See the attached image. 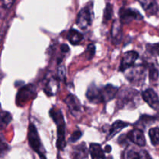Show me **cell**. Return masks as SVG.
I'll list each match as a JSON object with an SVG mask.
<instances>
[{
    "label": "cell",
    "mask_w": 159,
    "mask_h": 159,
    "mask_svg": "<svg viewBox=\"0 0 159 159\" xmlns=\"http://www.w3.org/2000/svg\"><path fill=\"white\" fill-rule=\"evenodd\" d=\"M50 116L57 125V141L56 146L57 149L63 151L65 148V123L64 120L63 114L59 109L52 108L50 110Z\"/></svg>",
    "instance_id": "1"
},
{
    "label": "cell",
    "mask_w": 159,
    "mask_h": 159,
    "mask_svg": "<svg viewBox=\"0 0 159 159\" xmlns=\"http://www.w3.org/2000/svg\"><path fill=\"white\" fill-rule=\"evenodd\" d=\"M139 99V92L132 88H124L118 95L117 104L118 109L132 108V106L136 107L138 105L137 101ZM138 107V106H137Z\"/></svg>",
    "instance_id": "2"
},
{
    "label": "cell",
    "mask_w": 159,
    "mask_h": 159,
    "mask_svg": "<svg viewBox=\"0 0 159 159\" xmlns=\"http://www.w3.org/2000/svg\"><path fill=\"white\" fill-rule=\"evenodd\" d=\"M28 141L31 148L39 155L40 159H47L44 148L42 145L38 132L34 124H30L28 127Z\"/></svg>",
    "instance_id": "3"
},
{
    "label": "cell",
    "mask_w": 159,
    "mask_h": 159,
    "mask_svg": "<svg viewBox=\"0 0 159 159\" xmlns=\"http://www.w3.org/2000/svg\"><path fill=\"white\" fill-rule=\"evenodd\" d=\"M93 2H90L79 11L77 16L76 24L82 30H85L92 24L93 20Z\"/></svg>",
    "instance_id": "4"
},
{
    "label": "cell",
    "mask_w": 159,
    "mask_h": 159,
    "mask_svg": "<svg viewBox=\"0 0 159 159\" xmlns=\"http://www.w3.org/2000/svg\"><path fill=\"white\" fill-rule=\"evenodd\" d=\"M36 96V88L34 85H29L23 86L20 89L16 98V102L18 107H22L24 103L27 102L30 99H34Z\"/></svg>",
    "instance_id": "5"
},
{
    "label": "cell",
    "mask_w": 159,
    "mask_h": 159,
    "mask_svg": "<svg viewBox=\"0 0 159 159\" xmlns=\"http://www.w3.org/2000/svg\"><path fill=\"white\" fill-rule=\"evenodd\" d=\"M143 19V16L135 9L121 8L120 10V20L124 24H128L133 20H142Z\"/></svg>",
    "instance_id": "6"
},
{
    "label": "cell",
    "mask_w": 159,
    "mask_h": 159,
    "mask_svg": "<svg viewBox=\"0 0 159 159\" xmlns=\"http://www.w3.org/2000/svg\"><path fill=\"white\" fill-rule=\"evenodd\" d=\"M146 68L144 65L134 66L127 75L126 78L130 82L133 84H139L144 82L145 79Z\"/></svg>",
    "instance_id": "7"
},
{
    "label": "cell",
    "mask_w": 159,
    "mask_h": 159,
    "mask_svg": "<svg viewBox=\"0 0 159 159\" xmlns=\"http://www.w3.org/2000/svg\"><path fill=\"white\" fill-rule=\"evenodd\" d=\"M138 53L135 51H129L124 53L122 59H121L120 65L119 67V71L124 72L128 68H132L134 65L135 61L138 58Z\"/></svg>",
    "instance_id": "8"
},
{
    "label": "cell",
    "mask_w": 159,
    "mask_h": 159,
    "mask_svg": "<svg viewBox=\"0 0 159 159\" xmlns=\"http://www.w3.org/2000/svg\"><path fill=\"white\" fill-rule=\"evenodd\" d=\"M124 159H152V158L145 150L129 146L124 151Z\"/></svg>",
    "instance_id": "9"
},
{
    "label": "cell",
    "mask_w": 159,
    "mask_h": 159,
    "mask_svg": "<svg viewBox=\"0 0 159 159\" xmlns=\"http://www.w3.org/2000/svg\"><path fill=\"white\" fill-rule=\"evenodd\" d=\"M141 96L151 108L155 110H159V97L153 89H146L141 93Z\"/></svg>",
    "instance_id": "10"
},
{
    "label": "cell",
    "mask_w": 159,
    "mask_h": 159,
    "mask_svg": "<svg viewBox=\"0 0 159 159\" xmlns=\"http://www.w3.org/2000/svg\"><path fill=\"white\" fill-rule=\"evenodd\" d=\"M72 116H78L82 113V104L75 96L69 94L64 100Z\"/></svg>",
    "instance_id": "11"
},
{
    "label": "cell",
    "mask_w": 159,
    "mask_h": 159,
    "mask_svg": "<svg viewBox=\"0 0 159 159\" xmlns=\"http://www.w3.org/2000/svg\"><path fill=\"white\" fill-rule=\"evenodd\" d=\"M86 97L92 103H102L103 99H102V88H99L94 83H92L88 87L86 91Z\"/></svg>",
    "instance_id": "12"
},
{
    "label": "cell",
    "mask_w": 159,
    "mask_h": 159,
    "mask_svg": "<svg viewBox=\"0 0 159 159\" xmlns=\"http://www.w3.org/2000/svg\"><path fill=\"white\" fill-rule=\"evenodd\" d=\"M126 138L134 144L139 147H144L146 144V139L144 133L140 129H134L127 134Z\"/></svg>",
    "instance_id": "13"
},
{
    "label": "cell",
    "mask_w": 159,
    "mask_h": 159,
    "mask_svg": "<svg viewBox=\"0 0 159 159\" xmlns=\"http://www.w3.org/2000/svg\"><path fill=\"white\" fill-rule=\"evenodd\" d=\"M111 37L112 42L114 44H120L123 39V31L122 26L118 20H114L112 25L111 29Z\"/></svg>",
    "instance_id": "14"
},
{
    "label": "cell",
    "mask_w": 159,
    "mask_h": 159,
    "mask_svg": "<svg viewBox=\"0 0 159 159\" xmlns=\"http://www.w3.org/2000/svg\"><path fill=\"white\" fill-rule=\"evenodd\" d=\"M89 152L85 142L73 148L71 154V159H88Z\"/></svg>",
    "instance_id": "15"
},
{
    "label": "cell",
    "mask_w": 159,
    "mask_h": 159,
    "mask_svg": "<svg viewBox=\"0 0 159 159\" xmlns=\"http://www.w3.org/2000/svg\"><path fill=\"white\" fill-rule=\"evenodd\" d=\"M139 3L141 5L144 10L145 11L148 16H153L158 12V5L156 1L153 0H143L139 1Z\"/></svg>",
    "instance_id": "16"
},
{
    "label": "cell",
    "mask_w": 159,
    "mask_h": 159,
    "mask_svg": "<svg viewBox=\"0 0 159 159\" xmlns=\"http://www.w3.org/2000/svg\"><path fill=\"white\" fill-rule=\"evenodd\" d=\"M118 93V88L113 85L108 84L102 88V94L103 102H107L115 98Z\"/></svg>",
    "instance_id": "17"
},
{
    "label": "cell",
    "mask_w": 159,
    "mask_h": 159,
    "mask_svg": "<svg viewBox=\"0 0 159 159\" xmlns=\"http://www.w3.org/2000/svg\"><path fill=\"white\" fill-rule=\"evenodd\" d=\"M130 124L127 122H124L122 120H116L112 124L111 127L110 129V131H109L108 138H107V140L111 139L112 138L115 136L116 134L119 133L120 130H122L123 129L125 128V127H128Z\"/></svg>",
    "instance_id": "18"
},
{
    "label": "cell",
    "mask_w": 159,
    "mask_h": 159,
    "mask_svg": "<svg viewBox=\"0 0 159 159\" xmlns=\"http://www.w3.org/2000/svg\"><path fill=\"white\" fill-rule=\"evenodd\" d=\"M89 153L92 159H106L105 152L99 144L93 143L90 144Z\"/></svg>",
    "instance_id": "19"
},
{
    "label": "cell",
    "mask_w": 159,
    "mask_h": 159,
    "mask_svg": "<svg viewBox=\"0 0 159 159\" xmlns=\"http://www.w3.org/2000/svg\"><path fill=\"white\" fill-rule=\"evenodd\" d=\"M58 89V81L57 79H51V80L48 81V82L47 83L46 87L44 88V92L48 96H52L54 95H55V93H57V90Z\"/></svg>",
    "instance_id": "20"
},
{
    "label": "cell",
    "mask_w": 159,
    "mask_h": 159,
    "mask_svg": "<svg viewBox=\"0 0 159 159\" xmlns=\"http://www.w3.org/2000/svg\"><path fill=\"white\" fill-rule=\"evenodd\" d=\"M68 40L71 44L76 45L83 40V35L77 30L71 29L68 31Z\"/></svg>",
    "instance_id": "21"
},
{
    "label": "cell",
    "mask_w": 159,
    "mask_h": 159,
    "mask_svg": "<svg viewBox=\"0 0 159 159\" xmlns=\"http://www.w3.org/2000/svg\"><path fill=\"white\" fill-rule=\"evenodd\" d=\"M148 135L152 145L155 146L159 144V127L151 128L148 131Z\"/></svg>",
    "instance_id": "22"
},
{
    "label": "cell",
    "mask_w": 159,
    "mask_h": 159,
    "mask_svg": "<svg viewBox=\"0 0 159 159\" xmlns=\"http://www.w3.org/2000/svg\"><path fill=\"white\" fill-rule=\"evenodd\" d=\"M155 116H148V115H143L140 117L139 121L137 123V125L138 126H143V125H151V124H152L153 122H155Z\"/></svg>",
    "instance_id": "23"
},
{
    "label": "cell",
    "mask_w": 159,
    "mask_h": 159,
    "mask_svg": "<svg viewBox=\"0 0 159 159\" xmlns=\"http://www.w3.org/2000/svg\"><path fill=\"white\" fill-rule=\"evenodd\" d=\"M148 71H149V79L152 82L158 80L159 77V71L157 69L156 67L153 64H149L148 65Z\"/></svg>",
    "instance_id": "24"
},
{
    "label": "cell",
    "mask_w": 159,
    "mask_h": 159,
    "mask_svg": "<svg viewBox=\"0 0 159 159\" xmlns=\"http://www.w3.org/2000/svg\"><path fill=\"white\" fill-rule=\"evenodd\" d=\"M113 6L110 3L107 2V6H106L105 9H104V13H103V21L107 22L110 20H111L112 16H113Z\"/></svg>",
    "instance_id": "25"
},
{
    "label": "cell",
    "mask_w": 159,
    "mask_h": 159,
    "mask_svg": "<svg viewBox=\"0 0 159 159\" xmlns=\"http://www.w3.org/2000/svg\"><path fill=\"white\" fill-rule=\"evenodd\" d=\"M12 116L9 112H2L1 116V125L2 128L4 125H8L12 121Z\"/></svg>",
    "instance_id": "26"
},
{
    "label": "cell",
    "mask_w": 159,
    "mask_h": 159,
    "mask_svg": "<svg viewBox=\"0 0 159 159\" xmlns=\"http://www.w3.org/2000/svg\"><path fill=\"white\" fill-rule=\"evenodd\" d=\"M96 54V46L93 43H89L86 48L87 60H91Z\"/></svg>",
    "instance_id": "27"
},
{
    "label": "cell",
    "mask_w": 159,
    "mask_h": 159,
    "mask_svg": "<svg viewBox=\"0 0 159 159\" xmlns=\"http://www.w3.org/2000/svg\"><path fill=\"white\" fill-rule=\"evenodd\" d=\"M82 136V132L81 130H75L72 134H71V137L69 138V142L71 143H75L76 141H79Z\"/></svg>",
    "instance_id": "28"
},
{
    "label": "cell",
    "mask_w": 159,
    "mask_h": 159,
    "mask_svg": "<svg viewBox=\"0 0 159 159\" xmlns=\"http://www.w3.org/2000/svg\"><path fill=\"white\" fill-rule=\"evenodd\" d=\"M148 51L153 54H158L159 55V43L155 44H148L147 45Z\"/></svg>",
    "instance_id": "29"
},
{
    "label": "cell",
    "mask_w": 159,
    "mask_h": 159,
    "mask_svg": "<svg viewBox=\"0 0 159 159\" xmlns=\"http://www.w3.org/2000/svg\"><path fill=\"white\" fill-rule=\"evenodd\" d=\"M65 66H61L59 67L58 69H57V79L62 80V79H65Z\"/></svg>",
    "instance_id": "30"
},
{
    "label": "cell",
    "mask_w": 159,
    "mask_h": 159,
    "mask_svg": "<svg viewBox=\"0 0 159 159\" xmlns=\"http://www.w3.org/2000/svg\"><path fill=\"white\" fill-rule=\"evenodd\" d=\"M60 49L63 53H68V51H69L70 48L69 47H68V45L65 44V43H62L60 47Z\"/></svg>",
    "instance_id": "31"
},
{
    "label": "cell",
    "mask_w": 159,
    "mask_h": 159,
    "mask_svg": "<svg viewBox=\"0 0 159 159\" xmlns=\"http://www.w3.org/2000/svg\"><path fill=\"white\" fill-rule=\"evenodd\" d=\"M14 3V2L12 1H2V6L5 8H9V6L8 5H12Z\"/></svg>",
    "instance_id": "32"
},
{
    "label": "cell",
    "mask_w": 159,
    "mask_h": 159,
    "mask_svg": "<svg viewBox=\"0 0 159 159\" xmlns=\"http://www.w3.org/2000/svg\"><path fill=\"white\" fill-rule=\"evenodd\" d=\"M112 151V148L110 145H107L105 147V148H104V152H106V153H110Z\"/></svg>",
    "instance_id": "33"
}]
</instances>
